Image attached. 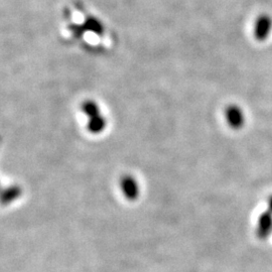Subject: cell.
Listing matches in <instances>:
<instances>
[{
  "label": "cell",
  "mask_w": 272,
  "mask_h": 272,
  "mask_svg": "<svg viewBox=\"0 0 272 272\" xmlns=\"http://www.w3.org/2000/svg\"><path fill=\"white\" fill-rule=\"evenodd\" d=\"M272 29V19L268 15H260L254 23V37L258 41H264L269 36Z\"/></svg>",
  "instance_id": "6da1fadb"
},
{
  "label": "cell",
  "mask_w": 272,
  "mask_h": 272,
  "mask_svg": "<svg viewBox=\"0 0 272 272\" xmlns=\"http://www.w3.org/2000/svg\"><path fill=\"white\" fill-rule=\"evenodd\" d=\"M225 118L232 129H240L245 123V116L241 109L236 105H230L225 110Z\"/></svg>",
  "instance_id": "7a4b0ae2"
},
{
  "label": "cell",
  "mask_w": 272,
  "mask_h": 272,
  "mask_svg": "<svg viewBox=\"0 0 272 272\" xmlns=\"http://www.w3.org/2000/svg\"><path fill=\"white\" fill-rule=\"evenodd\" d=\"M121 187H122V191H123L125 197L128 200L133 201L138 197L139 188H138L136 181L132 177H130V176L123 177L121 180Z\"/></svg>",
  "instance_id": "3957f363"
},
{
  "label": "cell",
  "mask_w": 272,
  "mask_h": 272,
  "mask_svg": "<svg viewBox=\"0 0 272 272\" xmlns=\"http://www.w3.org/2000/svg\"><path fill=\"white\" fill-rule=\"evenodd\" d=\"M21 195V190L17 186L10 187L6 189L2 194V203L3 204H9L16 200Z\"/></svg>",
  "instance_id": "277c9868"
}]
</instances>
